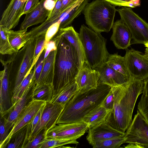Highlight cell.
I'll return each instance as SVG.
<instances>
[{
    "label": "cell",
    "instance_id": "cell-14",
    "mask_svg": "<svg viewBox=\"0 0 148 148\" xmlns=\"http://www.w3.org/2000/svg\"><path fill=\"white\" fill-rule=\"evenodd\" d=\"M27 0H11L2 14L0 25L6 30L15 27L23 15L25 4Z\"/></svg>",
    "mask_w": 148,
    "mask_h": 148
},
{
    "label": "cell",
    "instance_id": "cell-19",
    "mask_svg": "<svg viewBox=\"0 0 148 148\" xmlns=\"http://www.w3.org/2000/svg\"><path fill=\"white\" fill-rule=\"evenodd\" d=\"M110 38L115 46L119 49H126L131 45L132 35L126 25L121 19L116 21L112 27Z\"/></svg>",
    "mask_w": 148,
    "mask_h": 148
},
{
    "label": "cell",
    "instance_id": "cell-3",
    "mask_svg": "<svg viewBox=\"0 0 148 148\" xmlns=\"http://www.w3.org/2000/svg\"><path fill=\"white\" fill-rule=\"evenodd\" d=\"M111 89L99 83L96 88L78 91L65 106L56 124L83 122L84 116L102 104Z\"/></svg>",
    "mask_w": 148,
    "mask_h": 148
},
{
    "label": "cell",
    "instance_id": "cell-18",
    "mask_svg": "<svg viewBox=\"0 0 148 148\" xmlns=\"http://www.w3.org/2000/svg\"><path fill=\"white\" fill-rule=\"evenodd\" d=\"M94 69L99 73L98 84H106L111 87L123 85L129 79L108 66L106 62Z\"/></svg>",
    "mask_w": 148,
    "mask_h": 148
},
{
    "label": "cell",
    "instance_id": "cell-2",
    "mask_svg": "<svg viewBox=\"0 0 148 148\" xmlns=\"http://www.w3.org/2000/svg\"><path fill=\"white\" fill-rule=\"evenodd\" d=\"M52 38L56 42L57 49L54 94L75 81L83 63L75 48L59 30Z\"/></svg>",
    "mask_w": 148,
    "mask_h": 148
},
{
    "label": "cell",
    "instance_id": "cell-39",
    "mask_svg": "<svg viewBox=\"0 0 148 148\" xmlns=\"http://www.w3.org/2000/svg\"><path fill=\"white\" fill-rule=\"evenodd\" d=\"M61 22L60 20L50 26L45 34V43L48 42L56 34L60 27Z\"/></svg>",
    "mask_w": 148,
    "mask_h": 148
},
{
    "label": "cell",
    "instance_id": "cell-23",
    "mask_svg": "<svg viewBox=\"0 0 148 148\" xmlns=\"http://www.w3.org/2000/svg\"><path fill=\"white\" fill-rule=\"evenodd\" d=\"M78 91V87L75 81L54 93L50 102L65 107Z\"/></svg>",
    "mask_w": 148,
    "mask_h": 148
},
{
    "label": "cell",
    "instance_id": "cell-29",
    "mask_svg": "<svg viewBox=\"0 0 148 148\" xmlns=\"http://www.w3.org/2000/svg\"><path fill=\"white\" fill-rule=\"evenodd\" d=\"M35 71V69L34 66L15 91L12 92L11 99L12 106L10 110L20 99L26 89L34 80L33 77Z\"/></svg>",
    "mask_w": 148,
    "mask_h": 148
},
{
    "label": "cell",
    "instance_id": "cell-30",
    "mask_svg": "<svg viewBox=\"0 0 148 148\" xmlns=\"http://www.w3.org/2000/svg\"><path fill=\"white\" fill-rule=\"evenodd\" d=\"M106 62L114 70L129 79L130 75L127 69L124 56L119 55L117 53L110 54Z\"/></svg>",
    "mask_w": 148,
    "mask_h": 148
},
{
    "label": "cell",
    "instance_id": "cell-43",
    "mask_svg": "<svg viewBox=\"0 0 148 148\" xmlns=\"http://www.w3.org/2000/svg\"><path fill=\"white\" fill-rule=\"evenodd\" d=\"M62 0H57L55 6L50 16L47 19H51L59 15L61 12Z\"/></svg>",
    "mask_w": 148,
    "mask_h": 148
},
{
    "label": "cell",
    "instance_id": "cell-1",
    "mask_svg": "<svg viewBox=\"0 0 148 148\" xmlns=\"http://www.w3.org/2000/svg\"><path fill=\"white\" fill-rule=\"evenodd\" d=\"M144 85L143 80L130 77L124 85L111 87L114 96V105L105 121L125 133L132 122L135 106L143 92Z\"/></svg>",
    "mask_w": 148,
    "mask_h": 148
},
{
    "label": "cell",
    "instance_id": "cell-4",
    "mask_svg": "<svg viewBox=\"0 0 148 148\" xmlns=\"http://www.w3.org/2000/svg\"><path fill=\"white\" fill-rule=\"evenodd\" d=\"M79 36L83 47L85 60L92 69L106 62L110 55L106 47V40L100 33L82 25Z\"/></svg>",
    "mask_w": 148,
    "mask_h": 148
},
{
    "label": "cell",
    "instance_id": "cell-27",
    "mask_svg": "<svg viewBox=\"0 0 148 148\" xmlns=\"http://www.w3.org/2000/svg\"><path fill=\"white\" fill-rule=\"evenodd\" d=\"M29 123L12 136L6 148H23L28 141Z\"/></svg>",
    "mask_w": 148,
    "mask_h": 148
},
{
    "label": "cell",
    "instance_id": "cell-31",
    "mask_svg": "<svg viewBox=\"0 0 148 148\" xmlns=\"http://www.w3.org/2000/svg\"><path fill=\"white\" fill-rule=\"evenodd\" d=\"M7 31L3 27L0 25V53L2 55L11 56L16 51L9 42Z\"/></svg>",
    "mask_w": 148,
    "mask_h": 148
},
{
    "label": "cell",
    "instance_id": "cell-47",
    "mask_svg": "<svg viewBox=\"0 0 148 148\" xmlns=\"http://www.w3.org/2000/svg\"><path fill=\"white\" fill-rule=\"evenodd\" d=\"M144 87L142 95L148 97V77L144 80Z\"/></svg>",
    "mask_w": 148,
    "mask_h": 148
},
{
    "label": "cell",
    "instance_id": "cell-44",
    "mask_svg": "<svg viewBox=\"0 0 148 148\" xmlns=\"http://www.w3.org/2000/svg\"><path fill=\"white\" fill-rule=\"evenodd\" d=\"M39 0H27L25 5L23 15L29 12L39 3Z\"/></svg>",
    "mask_w": 148,
    "mask_h": 148
},
{
    "label": "cell",
    "instance_id": "cell-5",
    "mask_svg": "<svg viewBox=\"0 0 148 148\" xmlns=\"http://www.w3.org/2000/svg\"><path fill=\"white\" fill-rule=\"evenodd\" d=\"M36 39L29 40L6 62L8 68L12 93L29 74L33 66Z\"/></svg>",
    "mask_w": 148,
    "mask_h": 148
},
{
    "label": "cell",
    "instance_id": "cell-28",
    "mask_svg": "<svg viewBox=\"0 0 148 148\" xmlns=\"http://www.w3.org/2000/svg\"><path fill=\"white\" fill-rule=\"evenodd\" d=\"M27 29H19L14 31H7L8 38L13 48L16 51L23 47L27 42L26 37Z\"/></svg>",
    "mask_w": 148,
    "mask_h": 148
},
{
    "label": "cell",
    "instance_id": "cell-7",
    "mask_svg": "<svg viewBox=\"0 0 148 148\" xmlns=\"http://www.w3.org/2000/svg\"><path fill=\"white\" fill-rule=\"evenodd\" d=\"M121 20L127 26L134 44L148 42V23L134 12L131 8L124 7L117 10Z\"/></svg>",
    "mask_w": 148,
    "mask_h": 148
},
{
    "label": "cell",
    "instance_id": "cell-16",
    "mask_svg": "<svg viewBox=\"0 0 148 148\" xmlns=\"http://www.w3.org/2000/svg\"><path fill=\"white\" fill-rule=\"evenodd\" d=\"M86 140L90 144L110 138L124 136L125 133L120 132L104 121L88 128Z\"/></svg>",
    "mask_w": 148,
    "mask_h": 148
},
{
    "label": "cell",
    "instance_id": "cell-35",
    "mask_svg": "<svg viewBox=\"0 0 148 148\" xmlns=\"http://www.w3.org/2000/svg\"><path fill=\"white\" fill-rule=\"evenodd\" d=\"M46 133L44 129L40 132L33 139L28 141L23 148H40L46 138Z\"/></svg>",
    "mask_w": 148,
    "mask_h": 148
},
{
    "label": "cell",
    "instance_id": "cell-38",
    "mask_svg": "<svg viewBox=\"0 0 148 148\" xmlns=\"http://www.w3.org/2000/svg\"><path fill=\"white\" fill-rule=\"evenodd\" d=\"M114 6L135 8L139 6L140 1H131L127 0H105Z\"/></svg>",
    "mask_w": 148,
    "mask_h": 148
},
{
    "label": "cell",
    "instance_id": "cell-24",
    "mask_svg": "<svg viewBox=\"0 0 148 148\" xmlns=\"http://www.w3.org/2000/svg\"><path fill=\"white\" fill-rule=\"evenodd\" d=\"M59 31L74 47L81 60L83 63L85 60V56L79 33H77L71 26L60 28Z\"/></svg>",
    "mask_w": 148,
    "mask_h": 148
},
{
    "label": "cell",
    "instance_id": "cell-11",
    "mask_svg": "<svg viewBox=\"0 0 148 148\" xmlns=\"http://www.w3.org/2000/svg\"><path fill=\"white\" fill-rule=\"evenodd\" d=\"M64 108L59 104L46 102L41 118L28 140L33 139L43 129L47 134L49 129L56 125L57 121Z\"/></svg>",
    "mask_w": 148,
    "mask_h": 148
},
{
    "label": "cell",
    "instance_id": "cell-15",
    "mask_svg": "<svg viewBox=\"0 0 148 148\" xmlns=\"http://www.w3.org/2000/svg\"><path fill=\"white\" fill-rule=\"evenodd\" d=\"M99 76V72L92 69L84 61L75 78L79 91L97 88Z\"/></svg>",
    "mask_w": 148,
    "mask_h": 148
},
{
    "label": "cell",
    "instance_id": "cell-21",
    "mask_svg": "<svg viewBox=\"0 0 148 148\" xmlns=\"http://www.w3.org/2000/svg\"><path fill=\"white\" fill-rule=\"evenodd\" d=\"M89 0H77L58 15L61 23L60 28L68 27L83 11Z\"/></svg>",
    "mask_w": 148,
    "mask_h": 148
},
{
    "label": "cell",
    "instance_id": "cell-32",
    "mask_svg": "<svg viewBox=\"0 0 148 148\" xmlns=\"http://www.w3.org/2000/svg\"><path fill=\"white\" fill-rule=\"evenodd\" d=\"M125 143L124 136L95 142L91 145L93 148H118Z\"/></svg>",
    "mask_w": 148,
    "mask_h": 148
},
{
    "label": "cell",
    "instance_id": "cell-37",
    "mask_svg": "<svg viewBox=\"0 0 148 148\" xmlns=\"http://www.w3.org/2000/svg\"><path fill=\"white\" fill-rule=\"evenodd\" d=\"M137 109L148 122V97L142 95Z\"/></svg>",
    "mask_w": 148,
    "mask_h": 148
},
{
    "label": "cell",
    "instance_id": "cell-26",
    "mask_svg": "<svg viewBox=\"0 0 148 148\" xmlns=\"http://www.w3.org/2000/svg\"><path fill=\"white\" fill-rule=\"evenodd\" d=\"M53 84H44L34 85L31 95L32 99L42 100L50 102L54 93Z\"/></svg>",
    "mask_w": 148,
    "mask_h": 148
},
{
    "label": "cell",
    "instance_id": "cell-48",
    "mask_svg": "<svg viewBox=\"0 0 148 148\" xmlns=\"http://www.w3.org/2000/svg\"><path fill=\"white\" fill-rule=\"evenodd\" d=\"M144 45L147 48V49L148 50V42L145 44Z\"/></svg>",
    "mask_w": 148,
    "mask_h": 148
},
{
    "label": "cell",
    "instance_id": "cell-41",
    "mask_svg": "<svg viewBox=\"0 0 148 148\" xmlns=\"http://www.w3.org/2000/svg\"><path fill=\"white\" fill-rule=\"evenodd\" d=\"M114 101V93L111 89L102 102L101 106L106 109L111 110L113 107Z\"/></svg>",
    "mask_w": 148,
    "mask_h": 148
},
{
    "label": "cell",
    "instance_id": "cell-8",
    "mask_svg": "<svg viewBox=\"0 0 148 148\" xmlns=\"http://www.w3.org/2000/svg\"><path fill=\"white\" fill-rule=\"evenodd\" d=\"M124 148H148V122L137 110L124 135Z\"/></svg>",
    "mask_w": 148,
    "mask_h": 148
},
{
    "label": "cell",
    "instance_id": "cell-20",
    "mask_svg": "<svg viewBox=\"0 0 148 148\" xmlns=\"http://www.w3.org/2000/svg\"><path fill=\"white\" fill-rule=\"evenodd\" d=\"M45 0H41L32 10L27 13L22 23L20 29H27L29 27L42 23L50 16L51 12L45 7Z\"/></svg>",
    "mask_w": 148,
    "mask_h": 148
},
{
    "label": "cell",
    "instance_id": "cell-45",
    "mask_svg": "<svg viewBox=\"0 0 148 148\" xmlns=\"http://www.w3.org/2000/svg\"><path fill=\"white\" fill-rule=\"evenodd\" d=\"M45 58L51 51L57 49L56 42L52 38L48 42L45 43Z\"/></svg>",
    "mask_w": 148,
    "mask_h": 148
},
{
    "label": "cell",
    "instance_id": "cell-10",
    "mask_svg": "<svg viewBox=\"0 0 148 148\" xmlns=\"http://www.w3.org/2000/svg\"><path fill=\"white\" fill-rule=\"evenodd\" d=\"M89 128L88 124L84 122L57 124L47 131L46 138L77 140L84 135Z\"/></svg>",
    "mask_w": 148,
    "mask_h": 148
},
{
    "label": "cell",
    "instance_id": "cell-42",
    "mask_svg": "<svg viewBox=\"0 0 148 148\" xmlns=\"http://www.w3.org/2000/svg\"><path fill=\"white\" fill-rule=\"evenodd\" d=\"M5 118L1 116L0 122V145L1 144L8 136L9 133L7 131L5 126Z\"/></svg>",
    "mask_w": 148,
    "mask_h": 148
},
{
    "label": "cell",
    "instance_id": "cell-34",
    "mask_svg": "<svg viewBox=\"0 0 148 148\" xmlns=\"http://www.w3.org/2000/svg\"><path fill=\"white\" fill-rule=\"evenodd\" d=\"M45 34H42L36 38V44L33 65V66L36 63L44 49L45 44Z\"/></svg>",
    "mask_w": 148,
    "mask_h": 148
},
{
    "label": "cell",
    "instance_id": "cell-46",
    "mask_svg": "<svg viewBox=\"0 0 148 148\" xmlns=\"http://www.w3.org/2000/svg\"><path fill=\"white\" fill-rule=\"evenodd\" d=\"M77 0H62V8L61 12L72 5Z\"/></svg>",
    "mask_w": 148,
    "mask_h": 148
},
{
    "label": "cell",
    "instance_id": "cell-36",
    "mask_svg": "<svg viewBox=\"0 0 148 148\" xmlns=\"http://www.w3.org/2000/svg\"><path fill=\"white\" fill-rule=\"evenodd\" d=\"M45 50L44 48L36 63L34 66L35 71L33 78L35 81L36 84L40 75L43 67L45 58Z\"/></svg>",
    "mask_w": 148,
    "mask_h": 148
},
{
    "label": "cell",
    "instance_id": "cell-49",
    "mask_svg": "<svg viewBox=\"0 0 148 148\" xmlns=\"http://www.w3.org/2000/svg\"><path fill=\"white\" fill-rule=\"evenodd\" d=\"M128 1H140V0H127Z\"/></svg>",
    "mask_w": 148,
    "mask_h": 148
},
{
    "label": "cell",
    "instance_id": "cell-17",
    "mask_svg": "<svg viewBox=\"0 0 148 148\" xmlns=\"http://www.w3.org/2000/svg\"><path fill=\"white\" fill-rule=\"evenodd\" d=\"M34 80L24 92L20 99L14 105L8 113L4 116L5 118V126L8 132L12 127L15 122L29 103L32 99L31 95L34 85Z\"/></svg>",
    "mask_w": 148,
    "mask_h": 148
},
{
    "label": "cell",
    "instance_id": "cell-12",
    "mask_svg": "<svg viewBox=\"0 0 148 148\" xmlns=\"http://www.w3.org/2000/svg\"><path fill=\"white\" fill-rule=\"evenodd\" d=\"M46 104V101L42 100L33 99L30 101L16 119L8 136L0 145V148H6L12 136L27 124L34 116Z\"/></svg>",
    "mask_w": 148,
    "mask_h": 148
},
{
    "label": "cell",
    "instance_id": "cell-9",
    "mask_svg": "<svg viewBox=\"0 0 148 148\" xmlns=\"http://www.w3.org/2000/svg\"><path fill=\"white\" fill-rule=\"evenodd\" d=\"M124 57L130 77L143 81L148 77V53L143 54L132 48Z\"/></svg>",
    "mask_w": 148,
    "mask_h": 148
},
{
    "label": "cell",
    "instance_id": "cell-13",
    "mask_svg": "<svg viewBox=\"0 0 148 148\" xmlns=\"http://www.w3.org/2000/svg\"><path fill=\"white\" fill-rule=\"evenodd\" d=\"M0 61L4 68L0 72V112L1 116H3L8 114L12 106V90L7 63L1 59Z\"/></svg>",
    "mask_w": 148,
    "mask_h": 148
},
{
    "label": "cell",
    "instance_id": "cell-25",
    "mask_svg": "<svg viewBox=\"0 0 148 148\" xmlns=\"http://www.w3.org/2000/svg\"><path fill=\"white\" fill-rule=\"evenodd\" d=\"M111 111L106 109L101 105L84 116L83 121L88 124L89 128L94 127L104 122Z\"/></svg>",
    "mask_w": 148,
    "mask_h": 148
},
{
    "label": "cell",
    "instance_id": "cell-22",
    "mask_svg": "<svg viewBox=\"0 0 148 148\" xmlns=\"http://www.w3.org/2000/svg\"><path fill=\"white\" fill-rule=\"evenodd\" d=\"M57 51V49L52 50L45 58L41 73L36 85L44 84L53 85Z\"/></svg>",
    "mask_w": 148,
    "mask_h": 148
},
{
    "label": "cell",
    "instance_id": "cell-40",
    "mask_svg": "<svg viewBox=\"0 0 148 148\" xmlns=\"http://www.w3.org/2000/svg\"><path fill=\"white\" fill-rule=\"evenodd\" d=\"M45 106L42 108L34 116L29 123V127L28 129V139L31 135L32 132L40 120L43 112Z\"/></svg>",
    "mask_w": 148,
    "mask_h": 148
},
{
    "label": "cell",
    "instance_id": "cell-6",
    "mask_svg": "<svg viewBox=\"0 0 148 148\" xmlns=\"http://www.w3.org/2000/svg\"><path fill=\"white\" fill-rule=\"evenodd\" d=\"M116 11L114 5L105 0H95L88 3L83 11L86 24L99 33L110 30Z\"/></svg>",
    "mask_w": 148,
    "mask_h": 148
},
{
    "label": "cell",
    "instance_id": "cell-33",
    "mask_svg": "<svg viewBox=\"0 0 148 148\" xmlns=\"http://www.w3.org/2000/svg\"><path fill=\"white\" fill-rule=\"evenodd\" d=\"M79 142L76 140H69L63 138H46L40 148L61 147V146L68 144L77 145Z\"/></svg>",
    "mask_w": 148,
    "mask_h": 148
}]
</instances>
